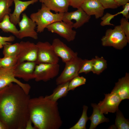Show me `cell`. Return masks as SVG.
<instances>
[{"label": "cell", "instance_id": "30bf717a", "mask_svg": "<svg viewBox=\"0 0 129 129\" xmlns=\"http://www.w3.org/2000/svg\"><path fill=\"white\" fill-rule=\"evenodd\" d=\"M91 17L80 7L75 11L64 13L62 21L72 25L73 28L77 29L88 22Z\"/></svg>", "mask_w": 129, "mask_h": 129}, {"label": "cell", "instance_id": "d6986e66", "mask_svg": "<svg viewBox=\"0 0 129 129\" xmlns=\"http://www.w3.org/2000/svg\"><path fill=\"white\" fill-rule=\"evenodd\" d=\"M51 11L56 13L67 12L70 4L69 0H39Z\"/></svg>", "mask_w": 129, "mask_h": 129}, {"label": "cell", "instance_id": "52a82bcc", "mask_svg": "<svg viewBox=\"0 0 129 129\" xmlns=\"http://www.w3.org/2000/svg\"><path fill=\"white\" fill-rule=\"evenodd\" d=\"M83 59L78 57L65 63L64 70L56 81L57 85L70 81L79 75L78 72Z\"/></svg>", "mask_w": 129, "mask_h": 129}, {"label": "cell", "instance_id": "7c38bea8", "mask_svg": "<svg viewBox=\"0 0 129 129\" xmlns=\"http://www.w3.org/2000/svg\"><path fill=\"white\" fill-rule=\"evenodd\" d=\"M18 24L20 28L18 38L29 37L35 40L38 38V32L35 30L36 24L26 13L22 14V19Z\"/></svg>", "mask_w": 129, "mask_h": 129}, {"label": "cell", "instance_id": "7a4b0ae2", "mask_svg": "<svg viewBox=\"0 0 129 129\" xmlns=\"http://www.w3.org/2000/svg\"><path fill=\"white\" fill-rule=\"evenodd\" d=\"M28 110L30 118L36 129H59L62 124L57 102L45 96L30 98Z\"/></svg>", "mask_w": 129, "mask_h": 129}, {"label": "cell", "instance_id": "484cf974", "mask_svg": "<svg viewBox=\"0 0 129 129\" xmlns=\"http://www.w3.org/2000/svg\"><path fill=\"white\" fill-rule=\"evenodd\" d=\"M83 110L81 115L77 122L70 129H86V122L89 119L87 115V111L88 109L87 106L84 105L83 107Z\"/></svg>", "mask_w": 129, "mask_h": 129}, {"label": "cell", "instance_id": "ba28073f", "mask_svg": "<svg viewBox=\"0 0 129 129\" xmlns=\"http://www.w3.org/2000/svg\"><path fill=\"white\" fill-rule=\"evenodd\" d=\"M73 28L72 25L62 21L53 23L46 28L49 31L57 34L68 42L73 41L75 37L76 32Z\"/></svg>", "mask_w": 129, "mask_h": 129}, {"label": "cell", "instance_id": "44dd1931", "mask_svg": "<svg viewBox=\"0 0 129 129\" xmlns=\"http://www.w3.org/2000/svg\"><path fill=\"white\" fill-rule=\"evenodd\" d=\"M69 82L58 85L51 94L45 96L51 100L57 102L59 99L66 96L69 91L68 85Z\"/></svg>", "mask_w": 129, "mask_h": 129}, {"label": "cell", "instance_id": "836d02e7", "mask_svg": "<svg viewBox=\"0 0 129 129\" xmlns=\"http://www.w3.org/2000/svg\"><path fill=\"white\" fill-rule=\"evenodd\" d=\"M15 40V37L12 35L8 37H2L0 36V48H2L5 44L9 42H13Z\"/></svg>", "mask_w": 129, "mask_h": 129}, {"label": "cell", "instance_id": "e0dca14e", "mask_svg": "<svg viewBox=\"0 0 129 129\" xmlns=\"http://www.w3.org/2000/svg\"><path fill=\"white\" fill-rule=\"evenodd\" d=\"M15 8L13 12L9 15L11 22L15 25L17 24L20 21L21 14L29 5L37 2L38 0H30L23 1L20 0H13Z\"/></svg>", "mask_w": 129, "mask_h": 129}, {"label": "cell", "instance_id": "8992f818", "mask_svg": "<svg viewBox=\"0 0 129 129\" xmlns=\"http://www.w3.org/2000/svg\"><path fill=\"white\" fill-rule=\"evenodd\" d=\"M36 44L38 49L36 64L41 63H58L59 59L52 48V45L47 41H39Z\"/></svg>", "mask_w": 129, "mask_h": 129}, {"label": "cell", "instance_id": "9a60e30c", "mask_svg": "<svg viewBox=\"0 0 129 129\" xmlns=\"http://www.w3.org/2000/svg\"><path fill=\"white\" fill-rule=\"evenodd\" d=\"M36 65L35 62L30 61L17 63L14 70L15 77L26 81L34 79V73Z\"/></svg>", "mask_w": 129, "mask_h": 129}, {"label": "cell", "instance_id": "3957f363", "mask_svg": "<svg viewBox=\"0 0 129 129\" xmlns=\"http://www.w3.org/2000/svg\"><path fill=\"white\" fill-rule=\"evenodd\" d=\"M63 14L61 13H53L42 3L41 8L37 12L32 13L30 18L36 24L37 32L41 33L49 25L57 22L62 21Z\"/></svg>", "mask_w": 129, "mask_h": 129}, {"label": "cell", "instance_id": "83f0119b", "mask_svg": "<svg viewBox=\"0 0 129 129\" xmlns=\"http://www.w3.org/2000/svg\"><path fill=\"white\" fill-rule=\"evenodd\" d=\"M17 56L4 57L0 59V67L8 68L14 67L17 63Z\"/></svg>", "mask_w": 129, "mask_h": 129}, {"label": "cell", "instance_id": "f1b7e54d", "mask_svg": "<svg viewBox=\"0 0 129 129\" xmlns=\"http://www.w3.org/2000/svg\"><path fill=\"white\" fill-rule=\"evenodd\" d=\"M86 79L83 76L79 75L75 77L69 82L68 91L73 90L76 87L85 84Z\"/></svg>", "mask_w": 129, "mask_h": 129}, {"label": "cell", "instance_id": "4316f807", "mask_svg": "<svg viewBox=\"0 0 129 129\" xmlns=\"http://www.w3.org/2000/svg\"><path fill=\"white\" fill-rule=\"evenodd\" d=\"M13 3V0H0V22L5 15L11 13L10 7Z\"/></svg>", "mask_w": 129, "mask_h": 129}, {"label": "cell", "instance_id": "603a6c76", "mask_svg": "<svg viewBox=\"0 0 129 129\" xmlns=\"http://www.w3.org/2000/svg\"><path fill=\"white\" fill-rule=\"evenodd\" d=\"M107 61L102 57L96 56L94 58L92 72L94 74H100L107 68Z\"/></svg>", "mask_w": 129, "mask_h": 129}, {"label": "cell", "instance_id": "ac0fdd59", "mask_svg": "<svg viewBox=\"0 0 129 129\" xmlns=\"http://www.w3.org/2000/svg\"><path fill=\"white\" fill-rule=\"evenodd\" d=\"M117 94L122 100L129 99V74L126 73L125 76L118 79L112 91Z\"/></svg>", "mask_w": 129, "mask_h": 129}, {"label": "cell", "instance_id": "7402d4cb", "mask_svg": "<svg viewBox=\"0 0 129 129\" xmlns=\"http://www.w3.org/2000/svg\"><path fill=\"white\" fill-rule=\"evenodd\" d=\"M0 28L4 32L11 33L18 38L19 30L11 22L9 15H5L0 22Z\"/></svg>", "mask_w": 129, "mask_h": 129}, {"label": "cell", "instance_id": "f35d334b", "mask_svg": "<svg viewBox=\"0 0 129 129\" xmlns=\"http://www.w3.org/2000/svg\"><path fill=\"white\" fill-rule=\"evenodd\" d=\"M0 129H6L5 125L0 121Z\"/></svg>", "mask_w": 129, "mask_h": 129}, {"label": "cell", "instance_id": "4dcf8cb0", "mask_svg": "<svg viewBox=\"0 0 129 129\" xmlns=\"http://www.w3.org/2000/svg\"><path fill=\"white\" fill-rule=\"evenodd\" d=\"M116 14H112L108 12H107L104 15L101 17V19L102 20L100 23V25L102 26H104L106 25H114L110 23L111 20L117 16Z\"/></svg>", "mask_w": 129, "mask_h": 129}, {"label": "cell", "instance_id": "74e56055", "mask_svg": "<svg viewBox=\"0 0 129 129\" xmlns=\"http://www.w3.org/2000/svg\"><path fill=\"white\" fill-rule=\"evenodd\" d=\"M32 122L30 118L26 124L25 129H35L34 126H32Z\"/></svg>", "mask_w": 129, "mask_h": 129}, {"label": "cell", "instance_id": "1f68e13d", "mask_svg": "<svg viewBox=\"0 0 129 129\" xmlns=\"http://www.w3.org/2000/svg\"><path fill=\"white\" fill-rule=\"evenodd\" d=\"M120 22V27L129 41V22L124 17L121 19Z\"/></svg>", "mask_w": 129, "mask_h": 129}, {"label": "cell", "instance_id": "f546056e", "mask_svg": "<svg viewBox=\"0 0 129 129\" xmlns=\"http://www.w3.org/2000/svg\"><path fill=\"white\" fill-rule=\"evenodd\" d=\"M93 60L94 58L89 60L86 59H83L79 70V74L82 73L87 74L92 72Z\"/></svg>", "mask_w": 129, "mask_h": 129}, {"label": "cell", "instance_id": "d6a6232c", "mask_svg": "<svg viewBox=\"0 0 129 129\" xmlns=\"http://www.w3.org/2000/svg\"><path fill=\"white\" fill-rule=\"evenodd\" d=\"M105 9H115L118 6L114 0H99Z\"/></svg>", "mask_w": 129, "mask_h": 129}, {"label": "cell", "instance_id": "ffe728a7", "mask_svg": "<svg viewBox=\"0 0 129 129\" xmlns=\"http://www.w3.org/2000/svg\"><path fill=\"white\" fill-rule=\"evenodd\" d=\"M91 106L93 111L91 115L89 118L91 121L89 129H95L100 124L109 122V119L105 117L103 114L101 112L97 104L92 103Z\"/></svg>", "mask_w": 129, "mask_h": 129}, {"label": "cell", "instance_id": "6da1fadb", "mask_svg": "<svg viewBox=\"0 0 129 129\" xmlns=\"http://www.w3.org/2000/svg\"><path fill=\"white\" fill-rule=\"evenodd\" d=\"M30 98L29 94L15 83L0 89V121L6 129H25L30 119Z\"/></svg>", "mask_w": 129, "mask_h": 129}, {"label": "cell", "instance_id": "277c9868", "mask_svg": "<svg viewBox=\"0 0 129 129\" xmlns=\"http://www.w3.org/2000/svg\"><path fill=\"white\" fill-rule=\"evenodd\" d=\"M101 41L103 46L112 47L118 50L122 49L129 42L120 25L107 30Z\"/></svg>", "mask_w": 129, "mask_h": 129}, {"label": "cell", "instance_id": "d4e9b609", "mask_svg": "<svg viewBox=\"0 0 129 129\" xmlns=\"http://www.w3.org/2000/svg\"><path fill=\"white\" fill-rule=\"evenodd\" d=\"M116 112L115 124L113 127L118 129H129V120L124 117L122 113L119 109Z\"/></svg>", "mask_w": 129, "mask_h": 129}, {"label": "cell", "instance_id": "2e32d148", "mask_svg": "<svg viewBox=\"0 0 129 129\" xmlns=\"http://www.w3.org/2000/svg\"><path fill=\"white\" fill-rule=\"evenodd\" d=\"M88 15L96 19L102 16L105 9L99 0H85L81 7Z\"/></svg>", "mask_w": 129, "mask_h": 129}, {"label": "cell", "instance_id": "8fae6325", "mask_svg": "<svg viewBox=\"0 0 129 129\" xmlns=\"http://www.w3.org/2000/svg\"><path fill=\"white\" fill-rule=\"evenodd\" d=\"M15 66L8 68H0V89L14 83L19 85L27 93L29 94L31 86L29 84L23 83L16 78L14 74Z\"/></svg>", "mask_w": 129, "mask_h": 129}, {"label": "cell", "instance_id": "ab89813d", "mask_svg": "<svg viewBox=\"0 0 129 129\" xmlns=\"http://www.w3.org/2000/svg\"></svg>", "mask_w": 129, "mask_h": 129}, {"label": "cell", "instance_id": "5bb4252c", "mask_svg": "<svg viewBox=\"0 0 129 129\" xmlns=\"http://www.w3.org/2000/svg\"><path fill=\"white\" fill-rule=\"evenodd\" d=\"M104 95V98L97 105L101 112L107 114L108 113L116 112L118 110L119 105L122 100L117 94L113 92Z\"/></svg>", "mask_w": 129, "mask_h": 129}, {"label": "cell", "instance_id": "9c48e42d", "mask_svg": "<svg viewBox=\"0 0 129 129\" xmlns=\"http://www.w3.org/2000/svg\"><path fill=\"white\" fill-rule=\"evenodd\" d=\"M19 43L20 49L17 56V63L24 61L35 63L37 59L38 52L36 44L29 41H22Z\"/></svg>", "mask_w": 129, "mask_h": 129}, {"label": "cell", "instance_id": "4fadbf2b", "mask_svg": "<svg viewBox=\"0 0 129 129\" xmlns=\"http://www.w3.org/2000/svg\"><path fill=\"white\" fill-rule=\"evenodd\" d=\"M57 55L65 63L78 58V53L74 52L59 39H54L51 44Z\"/></svg>", "mask_w": 129, "mask_h": 129}, {"label": "cell", "instance_id": "8d00e7d4", "mask_svg": "<svg viewBox=\"0 0 129 129\" xmlns=\"http://www.w3.org/2000/svg\"><path fill=\"white\" fill-rule=\"evenodd\" d=\"M118 7L123 6L127 3H128L129 0H114Z\"/></svg>", "mask_w": 129, "mask_h": 129}, {"label": "cell", "instance_id": "d590c367", "mask_svg": "<svg viewBox=\"0 0 129 129\" xmlns=\"http://www.w3.org/2000/svg\"><path fill=\"white\" fill-rule=\"evenodd\" d=\"M85 0H69L70 5L74 8H78Z\"/></svg>", "mask_w": 129, "mask_h": 129}, {"label": "cell", "instance_id": "5b68a950", "mask_svg": "<svg viewBox=\"0 0 129 129\" xmlns=\"http://www.w3.org/2000/svg\"><path fill=\"white\" fill-rule=\"evenodd\" d=\"M58 63H41L36 65L34 71V79L37 82H47L56 76L59 71Z\"/></svg>", "mask_w": 129, "mask_h": 129}, {"label": "cell", "instance_id": "e575fe53", "mask_svg": "<svg viewBox=\"0 0 129 129\" xmlns=\"http://www.w3.org/2000/svg\"><path fill=\"white\" fill-rule=\"evenodd\" d=\"M123 9L121 11L118 12L116 14L117 15L122 14L123 17L126 19L128 20L129 18V3L128 2L123 5Z\"/></svg>", "mask_w": 129, "mask_h": 129}, {"label": "cell", "instance_id": "cb8c5ba5", "mask_svg": "<svg viewBox=\"0 0 129 129\" xmlns=\"http://www.w3.org/2000/svg\"><path fill=\"white\" fill-rule=\"evenodd\" d=\"M3 51L4 57L17 56L19 51V43L11 44L10 42L3 45Z\"/></svg>", "mask_w": 129, "mask_h": 129}]
</instances>
